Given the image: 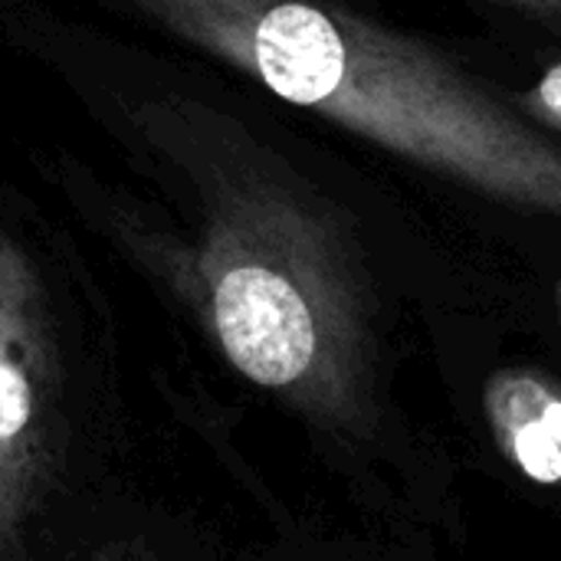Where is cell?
I'll use <instances>...</instances> for the list:
<instances>
[{"label": "cell", "mask_w": 561, "mask_h": 561, "mask_svg": "<svg viewBox=\"0 0 561 561\" xmlns=\"http://www.w3.org/2000/svg\"><path fill=\"white\" fill-rule=\"evenodd\" d=\"M131 125L174 207L69 168L72 207L240 378L302 408H332L352 335L332 217L276 151L194 99H145Z\"/></svg>", "instance_id": "1"}, {"label": "cell", "mask_w": 561, "mask_h": 561, "mask_svg": "<svg viewBox=\"0 0 561 561\" xmlns=\"http://www.w3.org/2000/svg\"><path fill=\"white\" fill-rule=\"evenodd\" d=\"M283 102L561 220V145L447 56L339 0H125Z\"/></svg>", "instance_id": "2"}, {"label": "cell", "mask_w": 561, "mask_h": 561, "mask_svg": "<svg viewBox=\"0 0 561 561\" xmlns=\"http://www.w3.org/2000/svg\"><path fill=\"white\" fill-rule=\"evenodd\" d=\"M128 483L112 306L46 220L0 201V561H46Z\"/></svg>", "instance_id": "3"}, {"label": "cell", "mask_w": 561, "mask_h": 561, "mask_svg": "<svg viewBox=\"0 0 561 561\" xmlns=\"http://www.w3.org/2000/svg\"><path fill=\"white\" fill-rule=\"evenodd\" d=\"M483 408L503 457L533 483H561V388L533 368L496 371Z\"/></svg>", "instance_id": "4"}, {"label": "cell", "mask_w": 561, "mask_h": 561, "mask_svg": "<svg viewBox=\"0 0 561 561\" xmlns=\"http://www.w3.org/2000/svg\"><path fill=\"white\" fill-rule=\"evenodd\" d=\"M46 561H197L187 536L135 483L102 500Z\"/></svg>", "instance_id": "5"}, {"label": "cell", "mask_w": 561, "mask_h": 561, "mask_svg": "<svg viewBox=\"0 0 561 561\" xmlns=\"http://www.w3.org/2000/svg\"><path fill=\"white\" fill-rule=\"evenodd\" d=\"M533 105L549 118L561 125V62L546 69V76L539 79V85L533 89Z\"/></svg>", "instance_id": "6"}, {"label": "cell", "mask_w": 561, "mask_h": 561, "mask_svg": "<svg viewBox=\"0 0 561 561\" xmlns=\"http://www.w3.org/2000/svg\"><path fill=\"white\" fill-rule=\"evenodd\" d=\"M506 3H513L516 10H523L536 23L561 33V0H506Z\"/></svg>", "instance_id": "7"}, {"label": "cell", "mask_w": 561, "mask_h": 561, "mask_svg": "<svg viewBox=\"0 0 561 561\" xmlns=\"http://www.w3.org/2000/svg\"><path fill=\"white\" fill-rule=\"evenodd\" d=\"M556 302H559V316H561V283L556 286Z\"/></svg>", "instance_id": "8"}]
</instances>
